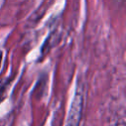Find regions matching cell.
I'll list each match as a JSON object with an SVG mask.
<instances>
[{
    "label": "cell",
    "mask_w": 126,
    "mask_h": 126,
    "mask_svg": "<svg viewBox=\"0 0 126 126\" xmlns=\"http://www.w3.org/2000/svg\"><path fill=\"white\" fill-rule=\"evenodd\" d=\"M84 107V94L77 90L67 117L66 126H80Z\"/></svg>",
    "instance_id": "obj_1"
},
{
    "label": "cell",
    "mask_w": 126,
    "mask_h": 126,
    "mask_svg": "<svg viewBox=\"0 0 126 126\" xmlns=\"http://www.w3.org/2000/svg\"><path fill=\"white\" fill-rule=\"evenodd\" d=\"M8 88V81H0V102L5 98L6 96V92Z\"/></svg>",
    "instance_id": "obj_2"
},
{
    "label": "cell",
    "mask_w": 126,
    "mask_h": 126,
    "mask_svg": "<svg viewBox=\"0 0 126 126\" xmlns=\"http://www.w3.org/2000/svg\"><path fill=\"white\" fill-rule=\"evenodd\" d=\"M2 56H3L2 51H0V64H1V61H2Z\"/></svg>",
    "instance_id": "obj_3"
}]
</instances>
